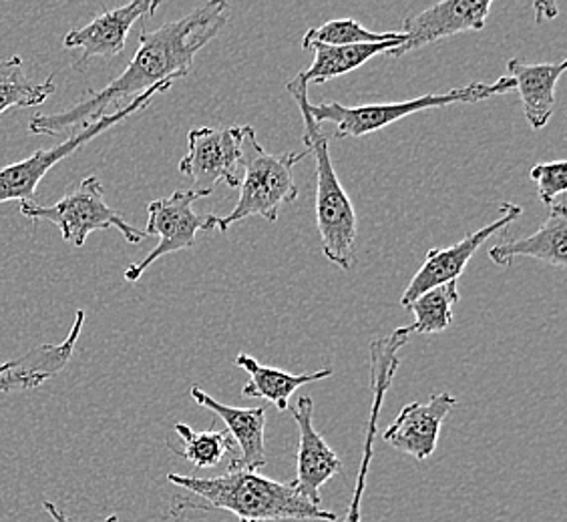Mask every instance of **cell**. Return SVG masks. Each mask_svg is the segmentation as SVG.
Listing matches in <instances>:
<instances>
[{"label":"cell","mask_w":567,"mask_h":522,"mask_svg":"<svg viewBox=\"0 0 567 522\" xmlns=\"http://www.w3.org/2000/svg\"><path fill=\"white\" fill-rule=\"evenodd\" d=\"M228 2H206L194 11L165 22L155 31L140 33V49L132 63L101 91H91L87 98L71 109L51 115H37L29 123L31 135L59 137L63 133L85 129L91 123L103 119L107 107L162 85H174L175 81L189 75L194 56L212 43L228 22Z\"/></svg>","instance_id":"cell-1"},{"label":"cell","mask_w":567,"mask_h":522,"mask_svg":"<svg viewBox=\"0 0 567 522\" xmlns=\"http://www.w3.org/2000/svg\"><path fill=\"white\" fill-rule=\"evenodd\" d=\"M167 480L192 497H177L169 516H179L186 511H226L240 522L339 521L337 512L306 501L295 482H278L260 472H250L241 467L240 458H231L228 472L214 479L172 472Z\"/></svg>","instance_id":"cell-2"},{"label":"cell","mask_w":567,"mask_h":522,"mask_svg":"<svg viewBox=\"0 0 567 522\" xmlns=\"http://www.w3.org/2000/svg\"><path fill=\"white\" fill-rule=\"evenodd\" d=\"M288 93L295 98L302 121H305L306 152L315 157L317 164V226L322 241V253L330 263L340 270L350 272L357 260V240H359V221L357 211L350 201L349 194L340 186L339 174L330 157L328 142L322 125H318L310 113L308 101V83L305 76L298 75L288 81Z\"/></svg>","instance_id":"cell-3"},{"label":"cell","mask_w":567,"mask_h":522,"mask_svg":"<svg viewBox=\"0 0 567 522\" xmlns=\"http://www.w3.org/2000/svg\"><path fill=\"white\" fill-rule=\"evenodd\" d=\"M308 157V152L272 155L264 152L251 125L241 127V177L238 203L228 216H209L212 229L228 231L246 218H264L274 223L284 203H295L298 186L295 165Z\"/></svg>","instance_id":"cell-4"},{"label":"cell","mask_w":567,"mask_h":522,"mask_svg":"<svg viewBox=\"0 0 567 522\" xmlns=\"http://www.w3.org/2000/svg\"><path fill=\"white\" fill-rule=\"evenodd\" d=\"M512 91H515V81L512 76H502L495 83H471L467 87L453 88L441 95L436 93V95L409 98L403 103H371V105H359V107H349L337 101L320 103V105L310 103V113L318 125L332 123L337 139H349V137H364V135L377 133L384 129L386 125H393L409 115H415L419 111L480 103L485 98L499 97L503 93H512Z\"/></svg>","instance_id":"cell-5"},{"label":"cell","mask_w":567,"mask_h":522,"mask_svg":"<svg viewBox=\"0 0 567 522\" xmlns=\"http://www.w3.org/2000/svg\"><path fill=\"white\" fill-rule=\"evenodd\" d=\"M21 213L33 221L53 223L61 229L63 240L75 248H83L89 233L99 229H120L121 236L130 243H142L147 238L105 203L103 186L95 175L85 177L73 194L56 201L55 206L43 207L34 201H21Z\"/></svg>","instance_id":"cell-6"},{"label":"cell","mask_w":567,"mask_h":522,"mask_svg":"<svg viewBox=\"0 0 567 522\" xmlns=\"http://www.w3.org/2000/svg\"><path fill=\"white\" fill-rule=\"evenodd\" d=\"M172 85H162V87L152 88L143 93L140 97L132 98L127 105H123L115 113H107L103 119L95 121L87 125L85 129L76 130L69 135L61 145H55L51 149H41L31 157L17 161V164L7 165L0 169V203L7 201H33L37 187L41 179L55 167L59 161H63L71 153L81 149L85 143L95 139L101 133L111 129L123 119H127L133 113L145 109L155 95L164 93Z\"/></svg>","instance_id":"cell-7"},{"label":"cell","mask_w":567,"mask_h":522,"mask_svg":"<svg viewBox=\"0 0 567 522\" xmlns=\"http://www.w3.org/2000/svg\"><path fill=\"white\" fill-rule=\"evenodd\" d=\"M208 196H212L208 189H177L172 196L155 199L147 206L150 219L143 233L157 236L159 243L147 253V258L125 270L127 282H137L150 265L165 255L194 248L197 231H212L209 216H199L192 209L197 199Z\"/></svg>","instance_id":"cell-8"},{"label":"cell","mask_w":567,"mask_h":522,"mask_svg":"<svg viewBox=\"0 0 567 522\" xmlns=\"http://www.w3.org/2000/svg\"><path fill=\"white\" fill-rule=\"evenodd\" d=\"M186 157L179 174L194 179L196 189H208L219 181L240 187L241 127H197L187 133Z\"/></svg>","instance_id":"cell-9"},{"label":"cell","mask_w":567,"mask_h":522,"mask_svg":"<svg viewBox=\"0 0 567 522\" xmlns=\"http://www.w3.org/2000/svg\"><path fill=\"white\" fill-rule=\"evenodd\" d=\"M411 327H396L391 336L372 340L369 348V359H371V386L372 404L369 422H367V438H364V452H362V462H360L359 477L354 484V492L350 499L349 509L344 514L342 522H360L362 519V499L367 490V479L371 470L372 455H374V438L379 435V416H381L382 403L384 396L393 384L394 374L401 366L399 352L406 342L411 340Z\"/></svg>","instance_id":"cell-10"},{"label":"cell","mask_w":567,"mask_h":522,"mask_svg":"<svg viewBox=\"0 0 567 522\" xmlns=\"http://www.w3.org/2000/svg\"><path fill=\"white\" fill-rule=\"evenodd\" d=\"M522 216H524V207L505 201V203H502V216H499V219L492 221L489 226H483L477 231H473L470 236H465L463 240L453 243L451 248L429 251L423 265L416 270L413 280L406 285L403 297H401V305L406 307L411 302H415L419 295L425 294L436 285L457 282L458 278L465 273V268H467L471 258L480 251L481 246L485 241L492 240L493 236L502 233L503 229H507L509 223L522 218Z\"/></svg>","instance_id":"cell-11"},{"label":"cell","mask_w":567,"mask_h":522,"mask_svg":"<svg viewBox=\"0 0 567 522\" xmlns=\"http://www.w3.org/2000/svg\"><path fill=\"white\" fill-rule=\"evenodd\" d=\"M492 0H445L436 2L415 17H409L403 22L404 43L394 49L389 56L406 55L416 49H423L426 44L443 41L447 36L461 33H475L483 31L489 12Z\"/></svg>","instance_id":"cell-12"},{"label":"cell","mask_w":567,"mask_h":522,"mask_svg":"<svg viewBox=\"0 0 567 522\" xmlns=\"http://www.w3.org/2000/svg\"><path fill=\"white\" fill-rule=\"evenodd\" d=\"M159 7V0H133L125 7L99 14L83 29L69 31L63 44L69 51H81V56L75 61L76 69H83L95 56L111 59L123 53L133 24L150 19Z\"/></svg>","instance_id":"cell-13"},{"label":"cell","mask_w":567,"mask_h":522,"mask_svg":"<svg viewBox=\"0 0 567 522\" xmlns=\"http://www.w3.org/2000/svg\"><path fill=\"white\" fill-rule=\"evenodd\" d=\"M315 403L310 396H300L296 404L295 420L300 432L296 455V489L306 501L320 507V489L342 470L339 455L328 447L324 436L315 426Z\"/></svg>","instance_id":"cell-14"},{"label":"cell","mask_w":567,"mask_h":522,"mask_svg":"<svg viewBox=\"0 0 567 522\" xmlns=\"http://www.w3.org/2000/svg\"><path fill=\"white\" fill-rule=\"evenodd\" d=\"M455 406L457 398L449 392L433 394L426 403L406 404L393 425L382 432V438L394 450L426 460L433 457L443 422Z\"/></svg>","instance_id":"cell-15"},{"label":"cell","mask_w":567,"mask_h":522,"mask_svg":"<svg viewBox=\"0 0 567 522\" xmlns=\"http://www.w3.org/2000/svg\"><path fill=\"white\" fill-rule=\"evenodd\" d=\"M85 326V312H76L75 322L69 336L59 344H44L31 349L21 358L0 364V394L2 392L34 390L51 380L55 374L65 370L66 364L75 354L76 342Z\"/></svg>","instance_id":"cell-16"},{"label":"cell","mask_w":567,"mask_h":522,"mask_svg":"<svg viewBox=\"0 0 567 522\" xmlns=\"http://www.w3.org/2000/svg\"><path fill=\"white\" fill-rule=\"evenodd\" d=\"M495 265H509L515 258H532L566 270L567 265V216L566 201L559 197L549 207V216L539 229L522 240L503 241L489 251Z\"/></svg>","instance_id":"cell-17"},{"label":"cell","mask_w":567,"mask_h":522,"mask_svg":"<svg viewBox=\"0 0 567 522\" xmlns=\"http://www.w3.org/2000/svg\"><path fill=\"white\" fill-rule=\"evenodd\" d=\"M192 398L199 406L208 408L224 420L228 426V435L231 440L240 447L241 467L250 472H260L268 464V455H266V408H236L228 404L218 403L209 396L208 392L194 386L192 388Z\"/></svg>","instance_id":"cell-18"},{"label":"cell","mask_w":567,"mask_h":522,"mask_svg":"<svg viewBox=\"0 0 567 522\" xmlns=\"http://www.w3.org/2000/svg\"><path fill=\"white\" fill-rule=\"evenodd\" d=\"M567 61L557 63H525L522 59H512L507 63L509 76L519 91L525 121L535 130L544 129L556 107V88L561 75L566 73Z\"/></svg>","instance_id":"cell-19"},{"label":"cell","mask_w":567,"mask_h":522,"mask_svg":"<svg viewBox=\"0 0 567 522\" xmlns=\"http://www.w3.org/2000/svg\"><path fill=\"white\" fill-rule=\"evenodd\" d=\"M236 366L250 374V382L241 388L244 398H262L278 408V413H286L290 398L300 386L312 384V382L327 380L334 370L315 372V374H288L280 368L264 366L258 359L251 358L248 354H238Z\"/></svg>","instance_id":"cell-20"},{"label":"cell","mask_w":567,"mask_h":522,"mask_svg":"<svg viewBox=\"0 0 567 522\" xmlns=\"http://www.w3.org/2000/svg\"><path fill=\"white\" fill-rule=\"evenodd\" d=\"M404 41H386V43L350 44V46H328V44H312L315 61L305 69L300 75L306 83H327L337 76L349 75L350 71H357L364 63L382 53H391L399 49Z\"/></svg>","instance_id":"cell-21"},{"label":"cell","mask_w":567,"mask_h":522,"mask_svg":"<svg viewBox=\"0 0 567 522\" xmlns=\"http://www.w3.org/2000/svg\"><path fill=\"white\" fill-rule=\"evenodd\" d=\"M55 91V75L43 83H33L24 73L21 56L0 61V115L9 109L39 107Z\"/></svg>","instance_id":"cell-22"},{"label":"cell","mask_w":567,"mask_h":522,"mask_svg":"<svg viewBox=\"0 0 567 522\" xmlns=\"http://www.w3.org/2000/svg\"><path fill=\"white\" fill-rule=\"evenodd\" d=\"M458 304L457 282L443 283L419 295L415 302L406 305L413 312L415 322L411 324V334H441L453 324V305Z\"/></svg>","instance_id":"cell-23"},{"label":"cell","mask_w":567,"mask_h":522,"mask_svg":"<svg viewBox=\"0 0 567 522\" xmlns=\"http://www.w3.org/2000/svg\"><path fill=\"white\" fill-rule=\"evenodd\" d=\"M175 435L184 442L182 448H172L177 455L186 458L196 468H216L224 462V458L231 455L234 440L228 430H204L196 432L192 426L177 422L174 426Z\"/></svg>","instance_id":"cell-24"},{"label":"cell","mask_w":567,"mask_h":522,"mask_svg":"<svg viewBox=\"0 0 567 522\" xmlns=\"http://www.w3.org/2000/svg\"><path fill=\"white\" fill-rule=\"evenodd\" d=\"M386 41H404L403 33H372L354 19H337L310 29L302 39V49H310L312 44H328V46H350V44L386 43Z\"/></svg>","instance_id":"cell-25"},{"label":"cell","mask_w":567,"mask_h":522,"mask_svg":"<svg viewBox=\"0 0 567 522\" xmlns=\"http://www.w3.org/2000/svg\"><path fill=\"white\" fill-rule=\"evenodd\" d=\"M532 181L537 184L539 199L547 207L554 206L559 197H564L567 189V164L564 159L551 164L535 165L532 169Z\"/></svg>","instance_id":"cell-26"},{"label":"cell","mask_w":567,"mask_h":522,"mask_svg":"<svg viewBox=\"0 0 567 522\" xmlns=\"http://www.w3.org/2000/svg\"><path fill=\"white\" fill-rule=\"evenodd\" d=\"M43 509L53 516V521L55 522H73L69 516H66L65 512L61 511V509L56 507L55 502L44 501ZM103 522H120V516H117V514H110V516H107Z\"/></svg>","instance_id":"cell-27"},{"label":"cell","mask_w":567,"mask_h":522,"mask_svg":"<svg viewBox=\"0 0 567 522\" xmlns=\"http://www.w3.org/2000/svg\"><path fill=\"white\" fill-rule=\"evenodd\" d=\"M535 11H537L539 21H542V19H556L557 4L556 2H537V4H535Z\"/></svg>","instance_id":"cell-28"}]
</instances>
